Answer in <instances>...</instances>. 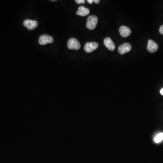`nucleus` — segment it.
Segmentation results:
<instances>
[{"label": "nucleus", "mask_w": 163, "mask_h": 163, "mask_svg": "<svg viewBox=\"0 0 163 163\" xmlns=\"http://www.w3.org/2000/svg\"><path fill=\"white\" fill-rule=\"evenodd\" d=\"M23 24L25 27H27L28 29L29 30H33L38 26V23L36 21L27 19L25 20L23 22Z\"/></svg>", "instance_id": "nucleus-4"}, {"label": "nucleus", "mask_w": 163, "mask_h": 163, "mask_svg": "<svg viewBox=\"0 0 163 163\" xmlns=\"http://www.w3.org/2000/svg\"><path fill=\"white\" fill-rule=\"evenodd\" d=\"M119 32L121 36L124 38L129 36L131 34V29L128 27L121 26L119 29Z\"/></svg>", "instance_id": "nucleus-8"}, {"label": "nucleus", "mask_w": 163, "mask_h": 163, "mask_svg": "<svg viewBox=\"0 0 163 163\" xmlns=\"http://www.w3.org/2000/svg\"><path fill=\"white\" fill-rule=\"evenodd\" d=\"M160 94H161V95H163V88L161 89V90H160Z\"/></svg>", "instance_id": "nucleus-16"}, {"label": "nucleus", "mask_w": 163, "mask_h": 163, "mask_svg": "<svg viewBox=\"0 0 163 163\" xmlns=\"http://www.w3.org/2000/svg\"><path fill=\"white\" fill-rule=\"evenodd\" d=\"M53 42V39L51 36L48 35H43L40 36L39 39V43L42 45L46 44H51Z\"/></svg>", "instance_id": "nucleus-3"}, {"label": "nucleus", "mask_w": 163, "mask_h": 163, "mask_svg": "<svg viewBox=\"0 0 163 163\" xmlns=\"http://www.w3.org/2000/svg\"><path fill=\"white\" fill-rule=\"evenodd\" d=\"M87 1H88L89 4H92L94 2V0H88Z\"/></svg>", "instance_id": "nucleus-14"}, {"label": "nucleus", "mask_w": 163, "mask_h": 163, "mask_svg": "<svg viewBox=\"0 0 163 163\" xmlns=\"http://www.w3.org/2000/svg\"><path fill=\"white\" fill-rule=\"evenodd\" d=\"M75 2L79 4H84L85 1L84 0H76Z\"/></svg>", "instance_id": "nucleus-12"}, {"label": "nucleus", "mask_w": 163, "mask_h": 163, "mask_svg": "<svg viewBox=\"0 0 163 163\" xmlns=\"http://www.w3.org/2000/svg\"><path fill=\"white\" fill-rule=\"evenodd\" d=\"M67 45L69 49L74 50H78L80 49L81 47L80 43L75 38H71L69 39L68 41Z\"/></svg>", "instance_id": "nucleus-2"}, {"label": "nucleus", "mask_w": 163, "mask_h": 163, "mask_svg": "<svg viewBox=\"0 0 163 163\" xmlns=\"http://www.w3.org/2000/svg\"><path fill=\"white\" fill-rule=\"evenodd\" d=\"M98 45L96 42H88L84 45V50L87 53H91L98 48Z\"/></svg>", "instance_id": "nucleus-5"}, {"label": "nucleus", "mask_w": 163, "mask_h": 163, "mask_svg": "<svg viewBox=\"0 0 163 163\" xmlns=\"http://www.w3.org/2000/svg\"><path fill=\"white\" fill-rule=\"evenodd\" d=\"M159 32L161 34L163 35V25H161L160 26V29H159Z\"/></svg>", "instance_id": "nucleus-13"}, {"label": "nucleus", "mask_w": 163, "mask_h": 163, "mask_svg": "<svg viewBox=\"0 0 163 163\" xmlns=\"http://www.w3.org/2000/svg\"><path fill=\"white\" fill-rule=\"evenodd\" d=\"M100 1V0H94V2H95L96 4H98L99 3Z\"/></svg>", "instance_id": "nucleus-15"}, {"label": "nucleus", "mask_w": 163, "mask_h": 163, "mask_svg": "<svg viewBox=\"0 0 163 163\" xmlns=\"http://www.w3.org/2000/svg\"><path fill=\"white\" fill-rule=\"evenodd\" d=\"M90 10L84 6L82 5L79 8L78 11L77 12V15L82 16H85L89 14Z\"/></svg>", "instance_id": "nucleus-10"}, {"label": "nucleus", "mask_w": 163, "mask_h": 163, "mask_svg": "<svg viewBox=\"0 0 163 163\" xmlns=\"http://www.w3.org/2000/svg\"><path fill=\"white\" fill-rule=\"evenodd\" d=\"M98 22V18L96 16H90L87 19L86 26L88 29H92L96 27Z\"/></svg>", "instance_id": "nucleus-1"}, {"label": "nucleus", "mask_w": 163, "mask_h": 163, "mask_svg": "<svg viewBox=\"0 0 163 163\" xmlns=\"http://www.w3.org/2000/svg\"><path fill=\"white\" fill-rule=\"evenodd\" d=\"M131 49V46L129 43H125L118 48V52L120 54H123L130 51Z\"/></svg>", "instance_id": "nucleus-6"}, {"label": "nucleus", "mask_w": 163, "mask_h": 163, "mask_svg": "<svg viewBox=\"0 0 163 163\" xmlns=\"http://www.w3.org/2000/svg\"><path fill=\"white\" fill-rule=\"evenodd\" d=\"M147 50L149 52L154 53L158 49V45L154 41L149 40L148 42Z\"/></svg>", "instance_id": "nucleus-7"}, {"label": "nucleus", "mask_w": 163, "mask_h": 163, "mask_svg": "<svg viewBox=\"0 0 163 163\" xmlns=\"http://www.w3.org/2000/svg\"><path fill=\"white\" fill-rule=\"evenodd\" d=\"M104 44L109 50L113 51L115 49V45L113 41L109 37H107L104 40Z\"/></svg>", "instance_id": "nucleus-9"}, {"label": "nucleus", "mask_w": 163, "mask_h": 163, "mask_svg": "<svg viewBox=\"0 0 163 163\" xmlns=\"http://www.w3.org/2000/svg\"><path fill=\"white\" fill-rule=\"evenodd\" d=\"M163 140V133H160L156 136L154 141L156 143H159Z\"/></svg>", "instance_id": "nucleus-11"}]
</instances>
